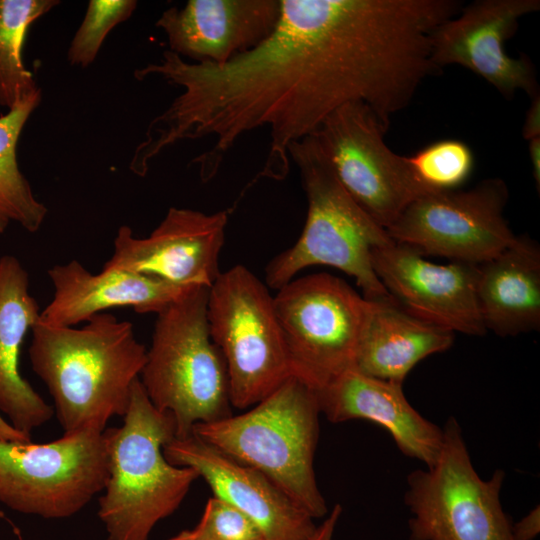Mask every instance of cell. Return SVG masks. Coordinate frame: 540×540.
<instances>
[{
	"label": "cell",
	"instance_id": "cell-1",
	"mask_svg": "<svg viewBox=\"0 0 540 540\" xmlns=\"http://www.w3.org/2000/svg\"><path fill=\"white\" fill-rule=\"evenodd\" d=\"M454 11L450 0H280L272 33L224 64L193 63L165 50L133 75L159 77L182 92L149 122L129 168L146 175L168 147L210 137L209 149L190 161L208 182L243 135L268 128L257 177L282 179L290 144L312 136L347 103H365L389 126L439 72L431 39Z\"/></svg>",
	"mask_w": 540,
	"mask_h": 540
},
{
	"label": "cell",
	"instance_id": "cell-2",
	"mask_svg": "<svg viewBox=\"0 0 540 540\" xmlns=\"http://www.w3.org/2000/svg\"><path fill=\"white\" fill-rule=\"evenodd\" d=\"M31 331L32 369L53 398L64 434L103 432L112 417L125 415L147 352L132 323L98 313L81 328L39 320Z\"/></svg>",
	"mask_w": 540,
	"mask_h": 540
},
{
	"label": "cell",
	"instance_id": "cell-3",
	"mask_svg": "<svg viewBox=\"0 0 540 540\" xmlns=\"http://www.w3.org/2000/svg\"><path fill=\"white\" fill-rule=\"evenodd\" d=\"M123 418L120 427L103 431L108 476L98 516L109 540H148L200 477L165 458L163 447L175 437L174 420L151 403L139 378Z\"/></svg>",
	"mask_w": 540,
	"mask_h": 540
},
{
	"label": "cell",
	"instance_id": "cell-4",
	"mask_svg": "<svg viewBox=\"0 0 540 540\" xmlns=\"http://www.w3.org/2000/svg\"><path fill=\"white\" fill-rule=\"evenodd\" d=\"M320 414L315 391L291 375L247 412L198 423L192 433L264 474L317 519L328 514L314 472Z\"/></svg>",
	"mask_w": 540,
	"mask_h": 540
},
{
	"label": "cell",
	"instance_id": "cell-5",
	"mask_svg": "<svg viewBox=\"0 0 540 540\" xmlns=\"http://www.w3.org/2000/svg\"><path fill=\"white\" fill-rule=\"evenodd\" d=\"M288 154L299 170L307 217L295 244L266 266L267 285L278 290L301 270L328 265L355 278L365 299L391 297L371 261L374 249L394 243L387 230L344 189L314 136L291 143Z\"/></svg>",
	"mask_w": 540,
	"mask_h": 540
},
{
	"label": "cell",
	"instance_id": "cell-6",
	"mask_svg": "<svg viewBox=\"0 0 540 540\" xmlns=\"http://www.w3.org/2000/svg\"><path fill=\"white\" fill-rule=\"evenodd\" d=\"M208 293L193 286L157 313L139 376L151 403L172 416L175 437L232 415L226 364L209 331Z\"/></svg>",
	"mask_w": 540,
	"mask_h": 540
},
{
	"label": "cell",
	"instance_id": "cell-7",
	"mask_svg": "<svg viewBox=\"0 0 540 540\" xmlns=\"http://www.w3.org/2000/svg\"><path fill=\"white\" fill-rule=\"evenodd\" d=\"M207 315L233 407H252L292 375L274 298L248 268L236 265L220 273L209 288Z\"/></svg>",
	"mask_w": 540,
	"mask_h": 540
},
{
	"label": "cell",
	"instance_id": "cell-8",
	"mask_svg": "<svg viewBox=\"0 0 540 540\" xmlns=\"http://www.w3.org/2000/svg\"><path fill=\"white\" fill-rule=\"evenodd\" d=\"M442 429L434 464L407 477L409 540H514L500 501L505 472L495 470L482 479L457 420L449 417Z\"/></svg>",
	"mask_w": 540,
	"mask_h": 540
},
{
	"label": "cell",
	"instance_id": "cell-9",
	"mask_svg": "<svg viewBox=\"0 0 540 540\" xmlns=\"http://www.w3.org/2000/svg\"><path fill=\"white\" fill-rule=\"evenodd\" d=\"M273 298L292 375L316 392L354 367L367 299L327 273L292 279Z\"/></svg>",
	"mask_w": 540,
	"mask_h": 540
},
{
	"label": "cell",
	"instance_id": "cell-10",
	"mask_svg": "<svg viewBox=\"0 0 540 540\" xmlns=\"http://www.w3.org/2000/svg\"><path fill=\"white\" fill-rule=\"evenodd\" d=\"M108 476L103 432L64 434L43 444L0 440V502L45 519L82 510Z\"/></svg>",
	"mask_w": 540,
	"mask_h": 540
},
{
	"label": "cell",
	"instance_id": "cell-11",
	"mask_svg": "<svg viewBox=\"0 0 540 540\" xmlns=\"http://www.w3.org/2000/svg\"><path fill=\"white\" fill-rule=\"evenodd\" d=\"M388 127L365 103L350 102L312 135L344 189L385 229L414 200L435 192L419 182L404 156L388 147Z\"/></svg>",
	"mask_w": 540,
	"mask_h": 540
},
{
	"label": "cell",
	"instance_id": "cell-12",
	"mask_svg": "<svg viewBox=\"0 0 540 540\" xmlns=\"http://www.w3.org/2000/svg\"><path fill=\"white\" fill-rule=\"evenodd\" d=\"M509 192L489 178L466 191H435L412 203L387 228L391 239L420 254L482 264L516 242L504 218Z\"/></svg>",
	"mask_w": 540,
	"mask_h": 540
},
{
	"label": "cell",
	"instance_id": "cell-13",
	"mask_svg": "<svg viewBox=\"0 0 540 540\" xmlns=\"http://www.w3.org/2000/svg\"><path fill=\"white\" fill-rule=\"evenodd\" d=\"M539 9V0L475 1L434 30L432 61L439 69L467 68L508 99L518 90L532 99L540 95L534 67L527 57L509 56L505 42L523 16Z\"/></svg>",
	"mask_w": 540,
	"mask_h": 540
},
{
	"label": "cell",
	"instance_id": "cell-14",
	"mask_svg": "<svg viewBox=\"0 0 540 540\" xmlns=\"http://www.w3.org/2000/svg\"><path fill=\"white\" fill-rule=\"evenodd\" d=\"M228 211L171 207L146 238H136L121 226L114 251L103 268L154 276L178 286L210 288L220 275L219 255L224 244Z\"/></svg>",
	"mask_w": 540,
	"mask_h": 540
},
{
	"label": "cell",
	"instance_id": "cell-15",
	"mask_svg": "<svg viewBox=\"0 0 540 540\" xmlns=\"http://www.w3.org/2000/svg\"><path fill=\"white\" fill-rule=\"evenodd\" d=\"M371 261L388 293L413 316L453 333L486 332L477 300V264H435L396 242L374 249Z\"/></svg>",
	"mask_w": 540,
	"mask_h": 540
},
{
	"label": "cell",
	"instance_id": "cell-16",
	"mask_svg": "<svg viewBox=\"0 0 540 540\" xmlns=\"http://www.w3.org/2000/svg\"><path fill=\"white\" fill-rule=\"evenodd\" d=\"M163 453L171 464L194 469L209 485L213 496L256 524L264 540H309L314 535V519L269 478L194 433L172 438L164 445Z\"/></svg>",
	"mask_w": 540,
	"mask_h": 540
},
{
	"label": "cell",
	"instance_id": "cell-17",
	"mask_svg": "<svg viewBox=\"0 0 540 540\" xmlns=\"http://www.w3.org/2000/svg\"><path fill=\"white\" fill-rule=\"evenodd\" d=\"M279 16L280 0H189L163 11L155 25L181 58L224 64L264 41Z\"/></svg>",
	"mask_w": 540,
	"mask_h": 540
},
{
	"label": "cell",
	"instance_id": "cell-18",
	"mask_svg": "<svg viewBox=\"0 0 540 540\" xmlns=\"http://www.w3.org/2000/svg\"><path fill=\"white\" fill-rule=\"evenodd\" d=\"M315 393L320 412L330 422L368 420L385 428L405 456L426 467L438 458L443 429L413 408L402 384L365 375L352 367Z\"/></svg>",
	"mask_w": 540,
	"mask_h": 540
},
{
	"label": "cell",
	"instance_id": "cell-19",
	"mask_svg": "<svg viewBox=\"0 0 540 540\" xmlns=\"http://www.w3.org/2000/svg\"><path fill=\"white\" fill-rule=\"evenodd\" d=\"M54 296L39 320L57 327H74L104 310L129 306L137 313H159L193 286H178L154 276L103 268L90 273L72 260L48 270Z\"/></svg>",
	"mask_w": 540,
	"mask_h": 540
},
{
	"label": "cell",
	"instance_id": "cell-20",
	"mask_svg": "<svg viewBox=\"0 0 540 540\" xmlns=\"http://www.w3.org/2000/svg\"><path fill=\"white\" fill-rule=\"evenodd\" d=\"M40 308L29 291V276L12 255L0 258V412L18 431L30 435L54 410L19 371L27 332L39 321Z\"/></svg>",
	"mask_w": 540,
	"mask_h": 540
},
{
	"label": "cell",
	"instance_id": "cell-21",
	"mask_svg": "<svg viewBox=\"0 0 540 540\" xmlns=\"http://www.w3.org/2000/svg\"><path fill=\"white\" fill-rule=\"evenodd\" d=\"M368 302L354 359L359 372L403 384L417 363L452 346L453 332L413 316L392 296Z\"/></svg>",
	"mask_w": 540,
	"mask_h": 540
},
{
	"label": "cell",
	"instance_id": "cell-22",
	"mask_svg": "<svg viewBox=\"0 0 540 540\" xmlns=\"http://www.w3.org/2000/svg\"><path fill=\"white\" fill-rule=\"evenodd\" d=\"M477 300L485 329L515 336L540 327V250L518 236L510 247L478 265Z\"/></svg>",
	"mask_w": 540,
	"mask_h": 540
},
{
	"label": "cell",
	"instance_id": "cell-23",
	"mask_svg": "<svg viewBox=\"0 0 540 540\" xmlns=\"http://www.w3.org/2000/svg\"><path fill=\"white\" fill-rule=\"evenodd\" d=\"M41 101V91L23 99L0 116V234L11 223L37 232L48 214L21 172L16 147L22 129Z\"/></svg>",
	"mask_w": 540,
	"mask_h": 540
},
{
	"label": "cell",
	"instance_id": "cell-24",
	"mask_svg": "<svg viewBox=\"0 0 540 540\" xmlns=\"http://www.w3.org/2000/svg\"><path fill=\"white\" fill-rule=\"evenodd\" d=\"M58 0H0V105L11 109L40 91L22 59L28 27Z\"/></svg>",
	"mask_w": 540,
	"mask_h": 540
},
{
	"label": "cell",
	"instance_id": "cell-25",
	"mask_svg": "<svg viewBox=\"0 0 540 540\" xmlns=\"http://www.w3.org/2000/svg\"><path fill=\"white\" fill-rule=\"evenodd\" d=\"M404 157L419 182L432 191H454L474 168L471 148L458 139L438 140Z\"/></svg>",
	"mask_w": 540,
	"mask_h": 540
},
{
	"label": "cell",
	"instance_id": "cell-26",
	"mask_svg": "<svg viewBox=\"0 0 540 540\" xmlns=\"http://www.w3.org/2000/svg\"><path fill=\"white\" fill-rule=\"evenodd\" d=\"M136 7L135 0H90L68 48V62L82 68L92 64L110 31L130 18Z\"/></svg>",
	"mask_w": 540,
	"mask_h": 540
},
{
	"label": "cell",
	"instance_id": "cell-27",
	"mask_svg": "<svg viewBox=\"0 0 540 540\" xmlns=\"http://www.w3.org/2000/svg\"><path fill=\"white\" fill-rule=\"evenodd\" d=\"M190 534L192 540H264L250 518L215 496L208 499L199 523Z\"/></svg>",
	"mask_w": 540,
	"mask_h": 540
},
{
	"label": "cell",
	"instance_id": "cell-28",
	"mask_svg": "<svg viewBox=\"0 0 540 540\" xmlns=\"http://www.w3.org/2000/svg\"><path fill=\"white\" fill-rule=\"evenodd\" d=\"M540 532V509L539 505L529 513L511 525V533L514 540H534Z\"/></svg>",
	"mask_w": 540,
	"mask_h": 540
},
{
	"label": "cell",
	"instance_id": "cell-29",
	"mask_svg": "<svg viewBox=\"0 0 540 540\" xmlns=\"http://www.w3.org/2000/svg\"><path fill=\"white\" fill-rule=\"evenodd\" d=\"M522 136L527 141L540 137V95L531 100L524 119Z\"/></svg>",
	"mask_w": 540,
	"mask_h": 540
},
{
	"label": "cell",
	"instance_id": "cell-30",
	"mask_svg": "<svg viewBox=\"0 0 540 540\" xmlns=\"http://www.w3.org/2000/svg\"><path fill=\"white\" fill-rule=\"evenodd\" d=\"M341 514L342 507L340 504H336L322 523L317 526L314 535L309 540H332Z\"/></svg>",
	"mask_w": 540,
	"mask_h": 540
},
{
	"label": "cell",
	"instance_id": "cell-31",
	"mask_svg": "<svg viewBox=\"0 0 540 540\" xmlns=\"http://www.w3.org/2000/svg\"><path fill=\"white\" fill-rule=\"evenodd\" d=\"M528 154L531 162L532 175L537 185V190L540 189V137L528 141Z\"/></svg>",
	"mask_w": 540,
	"mask_h": 540
},
{
	"label": "cell",
	"instance_id": "cell-32",
	"mask_svg": "<svg viewBox=\"0 0 540 540\" xmlns=\"http://www.w3.org/2000/svg\"><path fill=\"white\" fill-rule=\"evenodd\" d=\"M0 440L11 442H30L31 436L15 429L0 415Z\"/></svg>",
	"mask_w": 540,
	"mask_h": 540
},
{
	"label": "cell",
	"instance_id": "cell-33",
	"mask_svg": "<svg viewBox=\"0 0 540 540\" xmlns=\"http://www.w3.org/2000/svg\"><path fill=\"white\" fill-rule=\"evenodd\" d=\"M168 540H192L190 530H184L178 533L177 535L169 538Z\"/></svg>",
	"mask_w": 540,
	"mask_h": 540
}]
</instances>
